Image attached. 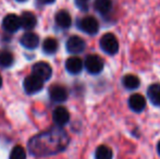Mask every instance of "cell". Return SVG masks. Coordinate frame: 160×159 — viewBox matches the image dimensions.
Listing matches in <instances>:
<instances>
[{
	"mask_svg": "<svg viewBox=\"0 0 160 159\" xmlns=\"http://www.w3.org/2000/svg\"><path fill=\"white\" fill-rule=\"evenodd\" d=\"M67 142L68 136L64 131L51 129L30 141V151L36 156H48L63 149Z\"/></svg>",
	"mask_w": 160,
	"mask_h": 159,
	"instance_id": "obj_1",
	"label": "cell"
},
{
	"mask_svg": "<svg viewBox=\"0 0 160 159\" xmlns=\"http://www.w3.org/2000/svg\"><path fill=\"white\" fill-rule=\"evenodd\" d=\"M99 44H100V48L107 55L113 56L119 50V42L112 33H106L100 38V42Z\"/></svg>",
	"mask_w": 160,
	"mask_h": 159,
	"instance_id": "obj_2",
	"label": "cell"
},
{
	"mask_svg": "<svg viewBox=\"0 0 160 159\" xmlns=\"http://www.w3.org/2000/svg\"><path fill=\"white\" fill-rule=\"evenodd\" d=\"M78 27L86 34L95 35L99 31V23L96 20V17H92V15H87V17L81 19V21L78 22Z\"/></svg>",
	"mask_w": 160,
	"mask_h": 159,
	"instance_id": "obj_3",
	"label": "cell"
},
{
	"mask_svg": "<svg viewBox=\"0 0 160 159\" xmlns=\"http://www.w3.org/2000/svg\"><path fill=\"white\" fill-rule=\"evenodd\" d=\"M84 66L86 70L91 74H98L102 71L103 69V62L101 58L97 55H89L86 57L84 62Z\"/></svg>",
	"mask_w": 160,
	"mask_h": 159,
	"instance_id": "obj_4",
	"label": "cell"
},
{
	"mask_svg": "<svg viewBox=\"0 0 160 159\" xmlns=\"http://www.w3.org/2000/svg\"><path fill=\"white\" fill-rule=\"evenodd\" d=\"M33 74L42 81H47L51 77L52 69H51V67L49 66V63L44 62V61H40L33 66Z\"/></svg>",
	"mask_w": 160,
	"mask_h": 159,
	"instance_id": "obj_5",
	"label": "cell"
},
{
	"mask_svg": "<svg viewBox=\"0 0 160 159\" xmlns=\"http://www.w3.org/2000/svg\"><path fill=\"white\" fill-rule=\"evenodd\" d=\"M24 89L28 94H35L38 93L40 89L44 86V81L38 79L37 77H35L34 74L28 75V77H25L23 82Z\"/></svg>",
	"mask_w": 160,
	"mask_h": 159,
	"instance_id": "obj_6",
	"label": "cell"
},
{
	"mask_svg": "<svg viewBox=\"0 0 160 159\" xmlns=\"http://www.w3.org/2000/svg\"><path fill=\"white\" fill-rule=\"evenodd\" d=\"M85 46L86 44H85L84 39L81 38L80 36H71L67 42V50L74 55L83 52Z\"/></svg>",
	"mask_w": 160,
	"mask_h": 159,
	"instance_id": "obj_7",
	"label": "cell"
},
{
	"mask_svg": "<svg viewBox=\"0 0 160 159\" xmlns=\"http://www.w3.org/2000/svg\"><path fill=\"white\" fill-rule=\"evenodd\" d=\"M2 27L9 33H14L21 27V22H20V17L17 14H8L4 17L2 21Z\"/></svg>",
	"mask_w": 160,
	"mask_h": 159,
	"instance_id": "obj_8",
	"label": "cell"
},
{
	"mask_svg": "<svg viewBox=\"0 0 160 159\" xmlns=\"http://www.w3.org/2000/svg\"><path fill=\"white\" fill-rule=\"evenodd\" d=\"M52 120L58 127H63L70 120V113L67 108L59 106L53 110L52 112Z\"/></svg>",
	"mask_w": 160,
	"mask_h": 159,
	"instance_id": "obj_9",
	"label": "cell"
},
{
	"mask_svg": "<svg viewBox=\"0 0 160 159\" xmlns=\"http://www.w3.org/2000/svg\"><path fill=\"white\" fill-rule=\"evenodd\" d=\"M128 107L134 112H141L146 107V99L141 94H133L128 98Z\"/></svg>",
	"mask_w": 160,
	"mask_h": 159,
	"instance_id": "obj_10",
	"label": "cell"
},
{
	"mask_svg": "<svg viewBox=\"0 0 160 159\" xmlns=\"http://www.w3.org/2000/svg\"><path fill=\"white\" fill-rule=\"evenodd\" d=\"M49 96L56 102H65L68 98L67 88L64 86H62V85H52L49 88Z\"/></svg>",
	"mask_w": 160,
	"mask_h": 159,
	"instance_id": "obj_11",
	"label": "cell"
},
{
	"mask_svg": "<svg viewBox=\"0 0 160 159\" xmlns=\"http://www.w3.org/2000/svg\"><path fill=\"white\" fill-rule=\"evenodd\" d=\"M83 61L78 57H70L65 61V69L71 74H78L83 69Z\"/></svg>",
	"mask_w": 160,
	"mask_h": 159,
	"instance_id": "obj_12",
	"label": "cell"
},
{
	"mask_svg": "<svg viewBox=\"0 0 160 159\" xmlns=\"http://www.w3.org/2000/svg\"><path fill=\"white\" fill-rule=\"evenodd\" d=\"M21 45L28 49H35L39 44V37L33 32H28L21 37Z\"/></svg>",
	"mask_w": 160,
	"mask_h": 159,
	"instance_id": "obj_13",
	"label": "cell"
},
{
	"mask_svg": "<svg viewBox=\"0 0 160 159\" xmlns=\"http://www.w3.org/2000/svg\"><path fill=\"white\" fill-rule=\"evenodd\" d=\"M20 22H21V27H23L24 30H33L35 27L37 20H36L35 14L30 11H25L22 13V15L20 17Z\"/></svg>",
	"mask_w": 160,
	"mask_h": 159,
	"instance_id": "obj_14",
	"label": "cell"
},
{
	"mask_svg": "<svg viewBox=\"0 0 160 159\" xmlns=\"http://www.w3.org/2000/svg\"><path fill=\"white\" fill-rule=\"evenodd\" d=\"M56 23L59 27L61 28H69L72 24V17L70 15V13L65 10H60L59 12L56 14Z\"/></svg>",
	"mask_w": 160,
	"mask_h": 159,
	"instance_id": "obj_15",
	"label": "cell"
},
{
	"mask_svg": "<svg viewBox=\"0 0 160 159\" xmlns=\"http://www.w3.org/2000/svg\"><path fill=\"white\" fill-rule=\"evenodd\" d=\"M94 8L100 14H107L112 8V1L111 0H95Z\"/></svg>",
	"mask_w": 160,
	"mask_h": 159,
	"instance_id": "obj_16",
	"label": "cell"
},
{
	"mask_svg": "<svg viewBox=\"0 0 160 159\" xmlns=\"http://www.w3.org/2000/svg\"><path fill=\"white\" fill-rule=\"evenodd\" d=\"M147 95L152 104L160 107V85L159 84H154V85H152V86H149Z\"/></svg>",
	"mask_w": 160,
	"mask_h": 159,
	"instance_id": "obj_17",
	"label": "cell"
},
{
	"mask_svg": "<svg viewBox=\"0 0 160 159\" xmlns=\"http://www.w3.org/2000/svg\"><path fill=\"white\" fill-rule=\"evenodd\" d=\"M122 84L127 89H136L138 88L141 82H139V79L136 75L128 74L122 79Z\"/></svg>",
	"mask_w": 160,
	"mask_h": 159,
	"instance_id": "obj_18",
	"label": "cell"
},
{
	"mask_svg": "<svg viewBox=\"0 0 160 159\" xmlns=\"http://www.w3.org/2000/svg\"><path fill=\"white\" fill-rule=\"evenodd\" d=\"M42 50L46 52L47 55H52L58 50V42L57 39L52 38V37H48L45 39L44 44H42Z\"/></svg>",
	"mask_w": 160,
	"mask_h": 159,
	"instance_id": "obj_19",
	"label": "cell"
},
{
	"mask_svg": "<svg viewBox=\"0 0 160 159\" xmlns=\"http://www.w3.org/2000/svg\"><path fill=\"white\" fill-rule=\"evenodd\" d=\"M112 151L106 145H100L95 152V159H112Z\"/></svg>",
	"mask_w": 160,
	"mask_h": 159,
	"instance_id": "obj_20",
	"label": "cell"
},
{
	"mask_svg": "<svg viewBox=\"0 0 160 159\" xmlns=\"http://www.w3.org/2000/svg\"><path fill=\"white\" fill-rule=\"evenodd\" d=\"M13 61H14V58L10 51L3 50L0 52V66L1 67L9 68L13 64Z\"/></svg>",
	"mask_w": 160,
	"mask_h": 159,
	"instance_id": "obj_21",
	"label": "cell"
},
{
	"mask_svg": "<svg viewBox=\"0 0 160 159\" xmlns=\"http://www.w3.org/2000/svg\"><path fill=\"white\" fill-rule=\"evenodd\" d=\"M9 159H26V152L22 146L18 145V146L13 147L12 151L10 153V157Z\"/></svg>",
	"mask_w": 160,
	"mask_h": 159,
	"instance_id": "obj_22",
	"label": "cell"
},
{
	"mask_svg": "<svg viewBox=\"0 0 160 159\" xmlns=\"http://www.w3.org/2000/svg\"><path fill=\"white\" fill-rule=\"evenodd\" d=\"M38 1L42 2V3H44V4H50V3H53L56 0H38Z\"/></svg>",
	"mask_w": 160,
	"mask_h": 159,
	"instance_id": "obj_23",
	"label": "cell"
},
{
	"mask_svg": "<svg viewBox=\"0 0 160 159\" xmlns=\"http://www.w3.org/2000/svg\"><path fill=\"white\" fill-rule=\"evenodd\" d=\"M157 151H158V154L160 155V141H159L158 145H157Z\"/></svg>",
	"mask_w": 160,
	"mask_h": 159,
	"instance_id": "obj_24",
	"label": "cell"
},
{
	"mask_svg": "<svg viewBox=\"0 0 160 159\" xmlns=\"http://www.w3.org/2000/svg\"><path fill=\"white\" fill-rule=\"evenodd\" d=\"M78 2H83V3H84V2H87L88 1V0H78Z\"/></svg>",
	"mask_w": 160,
	"mask_h": 159,
	"instance_id": "obj_25",
	"label": "cell"
},
{
	"mask_svg": "<svg viewBox=\"0 0 160 159\" xmlns=\"http://www.w3.org/2000/svg\"><path fill=\"white\" fill-rule=\"evenodd\" d=\"M2 86V79H1V75H0V87Z\"/></svg>",
	"mask_w": 160,
	"mask_h": 159,
	"instance_id": "obj_26",
	"label": "cell"
},
{
	"mask_svg": "<svg viewBox=\"0 0 160 159\" xmlns=\"http://www.w3.org/2000/svg\"><path fill=\"white\" fill-rule=\"evenodd\" d=\"M17 1H20V2H23V1H26V0H17Z\"/></svg>",
	"mask_w": 160,
	"mask_h": 159,
	"instance_id": "obj_27",
	"label": "cell"
}]
</instances>
